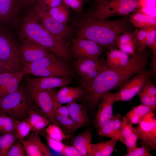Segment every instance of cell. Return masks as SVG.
<instances>
[{"mask_svg": "<svg viewBox=\"0 0 156 156\" xmlns=\"http://www.w3.org/2000/svg\"><path fill=\"white\" fill-rule=\"evenodd\" d=\"M20 36L22 41L43 46L64 61L71 57L68 43L47 30L32 10L29 11L23 19Z\"/></svg>", "mask_w": 156, "mask_h": 156, "instance_id": "cell-1", "label": "cell"}, {"mask_svg": "<svg viewBox=\"0 0 156 156\" xmlns=\"http://www.w3.org/2000/svg\"><path fill=\"white\" fill-rule=\"evenodd\" d=\"M127 24L125 20H100L88 16L78 24L77 35L110 50L116 48V38L127 31Z\"/></svg>", "mask_w": 156, "mask_h": 156, "instance_id": "cell-2", "label": "cell"}, {"mask_svg": "<svg viewBox=\"0 0 156 156\" xmlns=\"http://www.w3.org/2000/svg\"><path fill=\"white\" fill-rule=\"evenodd\" d=\"M34 101L27 90L18 87L14 92L0 99V112L22 120L27 118L28 110Z\"/></svg>", "mask_w": 156, "mask_h": 156, "instance_id": "cell-3", "label": "cell"}, {"mask_svg": "<svg viewBox=\"0 0 156 156\" xmlns=\"http://www.w3.org/2000/svg\"><path fill=\"white\" fill-rule=\"evenodd\" d=\"M96 2L94 8L88 16L100 20L127 15L139 6L138 0H100Z\"/></svg>", "mask_w": 156, "mask_h": 156, "instance_id": "cell-4", "label": "cell"}, {"mask_svg": "<svg viewBox=\"0 0 156 156\" xmlns=\"http://www.w3.org/2000/svg\"><path fill=\"white\" fill-rule=\"evenodd\" d=\"M75 69L80 77V88L83 94L90 89L96 76L108 67L105 60L102 58L97 60L87 59L74 61Z\"/></svg>", "mask_w": 156, "mask_h": 156, "instance_id": "cell-5", "label": "cell"}, {"mask_svg": "<svg viewBox=\"0 0 156 156\" xmlns=\"http://www.w3.org/2000/svg\"><path fill=\"white\" fill-rule=\"evenodd\" d=\"M0 60L15 71L23 70L19 46L8 32L0 29Z\"/></svg>", "mask_w": 156, "mask_h": 156, "instance_id": "cell-6", "label": "cell"}, {"mask_svg": "<svg viewBox=\"0 0 156 156\" xmlns=\"http://www.w3.org/2000/svg\"><path fill=\"white\" fill-rule=\"evenodd\" d=\"M71 57L76 60H97L102 54L103 47L92 40L78 36L72 42L69 47Z\"/></svg>", "mask_w": 156, "mask_h": 156, "instance_id": "cell-7", "label": "cell"}, {"mask_svg": "<svg viewBox=\"0 0 156 156\" xmlns=\"http://www.w3.org/2000/svg\"><path fill=\"white\" fill-rule=\"evenodd\" d=\"M32 11L43 26L53 34L64 40L68 39L74 31L72 27L61 23L53 18L38 3L36 2Z\"/></svg>", "mask_w": 156, "mask_h": 156, "instance_id": "cell-8", "label": "cell"}, {"mask_svg": "<svg viewBox=\"0 0 156 156\" xmlns=\"http://www.w3.org/2000/svg\"><path fill=\"white\" fill-rule=\"evenodd\" d=\"M154 111L145 115L135 128L138 139L151 151L156 150V118Z\"/></svg>", "mask_w": 156, "mask_h": 156, "instance_id": "cell-9", "label": "cell"}, {"mask_svg": "<svg viewBox=\"0 0 156 156\" xmlns=\"http://www.w3.org/2000/svg\"><path fill=\"white\" fill-rule=\"evenodd\" d=\"M150 78V75L146 70L134 75L120 86L119 91L113 93V101L130 100L138 94L145 81Z\"/></svg>", "mask_w": 156, "mask_h": 156, "instance_id": "cell-10", "label": "cell"}, {"mask_svg": "<svg viewBox=\"0 0 156 156\" xmlns=\"http://www.w3.org/2000/svg\"><path fill=\"white\" fill-rule=\"evenodd\" d=\"M57 93L53 88L40 92L35 101L39 109H35L47 118L52 124L60 127L55 118L56 110L60 107L56 100Z\"/></svg>", "mask_w": 156, "mask_h": 156, "instance_id": "cell-11", "label": "cell"}, {"mask_svg": "<svg viewBox=\"0 0 156 156\" xmlns=\"http://www.w3.org/2000/svg\"><path fill=\"white\" fill-rule=\"evenodd\" d=\"M71 83L69 79L63 77H41L28 78L26 90L35 102L38 94L45 90L68 86Z\"/></svg>", "mask_w": 156, "mask_h": 156, "instance_id": "cell-12", "label": "cell"}, {"mask_svg": "<svg viewBox=\"0 0 156 156\" xmlns=\"http://www.w3.org/2000/svg\"><path fill=\"white\" fill-rule=\"evenodd\" d=\"M113 93L107 92L101 97L98 104V109L92 124L97 132L113 116V105L115 102Z\"/></svg>", "mask_w": 156, "mask_h": 156, "instance_id": "cell-13", "label": "cell"}, {"mask_svg": "<svg viewBox=\"0 0 156 156\" xmlns=\"http://www.w3.org/2000/svg\"><path fill=\"white\" fill-rule=\"evenodd\" d=\"M51 52L43 46L28 42L22 41L19 46V55L23 65L47 56Z\"/></svg>", "mask_w": 156, "mask_h": 156, "instance_id": "cell-14", "label": "cell"}, {"mask_svg": "<svg viewBox=\"0 0 156 156\" xmlns=\"http://www.w3.org/2000/svg\"><path fill=\"white\" fill-rule=\"evenodd\" d=\"M19 141L23 144L27 156L52 155L49 149L42 142L38 135L33 134L28 135Z\"/></svg>", "mask_w": 156, "mask_h": 156, "instance_id": "cell-15", "label": "cell"}, {"mask_svg": "<svg viewBox=\"0 0 156 156\" xmlns=\"http://www.w3.org/2000/svg\"><path fill=\"white\" fill-rule=\"evenodd\" d=\"M131 56L117 48L109 50L107 53L105 62L109 68L117 72L122 70L128 64Z\"/></svg>", "mask_w": 156, "mask_h": 156, "instance_id": "cell-16", "label": "cell"}, {"mask_svg": "<svg viewBox=\"0 0 156 156\" xmlns=\"http://www.w3.org/2000/svg\"><path fill=\"white\" fill-rule=\"evenodd\" d=\"M69 112V116L79 129L88 126L90 123L88 114L81 104L76 101L66 105Z\"/></svg>", "mask_w": 156, "mask_h": 156, "instance_id": "cell-17", "label": "cell"}, {"mask_svg": "<svg viewBox=\"0 0 156 156\" xmlns=\"http://www.w3.org/2000/svg\"><path fill=\"white\" fill-rule=\"evenodd\" d=\"M121 117L119 114L113 115L97 132V134L119 141L122 124Z\"/></svg>", "mask_w": 156, "mask_h": 156, "instance_id": "cell-18", "label": "cell"}, {"mask_svg": "<svg viewBox=\"0 0 156 156\" xmlns=\"http://www.w3.org/2000/svg\"><path fill=\"white\" fill-rule=\"evenodd\" d=\"M116 46L117 49L124 51L130 56L136 54L135 39L134 31H126L116 38Z\"/></svg>", "mask_w": 156, "mask_h": 156, "instance_id": "cell-19", "label": "cell"}, {"mask_svg": "<svg viewBox=\"0 0 156 156\" xmlns=\"http://www.w3.org/2000/svg\"><path fill=\"white\" fill-rule=\"evenodd\" d=\"M28 120L34 134L38 135L51 123L46 117L36 111L32 106L29 109Z\"/></svg>", "mask_w": 156, "mask_h": 156, "instance_id": "cell-20", "label": "cell"}, {"mask_svg": "<svg viewBox=\"0 0 156 156\" xmlns=\"http://www.w3.org/2000/svg\"><path fill=\"white\" fill-rule=\"evenodd\" d=\"M92 129L88 128L80 133L73 139L72 144L82 156H88L92 144Z\"/></svg>", "mask_w": 156, "mask_h": 156, "instance_id": "cell-21", "label": "cell"}, {"mask_svg": "<svg viewBox=\"0 0 156 156\" xmlns=\"http://www.w3.org/2000/svg\"><path fill=\"white\" fill-rule=\"evenodd\" d=\"M83 93L79 88L65 86L57 93L56 98L59 106L63 104H67L76 101L82 97Z\"/></svg>", "mask_w": 156, "mask_h": 156, "instance_id": "cell-22", "label": "cell"}, {"mask_svg": "<svg viewBox=\"0 0 156 156\" xmlns=\"http://www.w3.org/2000/svg\"><path fill=\"white\" fill-rule=\"evenodd\" d=\"M118 141L111 139L104 142L92 144L88 156H110L115 151Z\"/></svg>", "mask_w": 156, "mask_h": 156, "instance_id": "cell-23", "label": "cell"}, {"mask_svg": "<svg viewBox=\"0 0 156 156\" xmlns=\"http://www.w3.org/2000/svg\"><path fill=\"white\" fill-rule=\"evenodd\" d=\"M22 0H0L1 22L8 23L17 12Z\"/></svg>", "mask_w": 156, "mask_h": 156, "instance_id": "cell-24", "label": "cell"}, {"mask_svg": "<svg viewBox=\"0 0 156 156\" xmlns=\"http://www.w3.org/2000/svg\"><path fill=\"white\" fill-rule=\"evenodd\" d=\"M134 12L129 16V21L133 26L140 29L156 27V17Z\"/></svg>", "mask_w": 156, "mask_h": 156, "instance_id": "cell-25", "label": "cell"}, {"mask_svg": "<svg viewBox=\"0 0 156 156\" xmlns=\"http://www.w3.org/2000/svg\"><path fill=\"white\" fill-rule=\"evenodd\" d=\"M155 110L153 108L141 103L132 108L126 113L125 117L131 124H138L145 115Z\"/></svg>", "mask_w": 156, "mask_h": 156, "instance_id": "cell-26", "label": "cell"}, {"mask_svg": "<svg viewBox=\"0 0 156 156\" xmlns=\"http://www.w3.org/2000/svg\"><path fill=\"white\" fill-rule=\"evenodd\" d=\"M47 11L50 15L55 20L61 23L67 24L70 13L69 8L63 3Z\"/></svg>", "mask_w": 156, "mask_h": 156, "instance_id": "cell-27", "label": "cell"}, {"mask_svg": "<svg viewBox=\"0 0 156 156\" xmlns=\"http://www.w3.org/2000/svg\"><path fill=\"white\" fill-rule=\"evenodd\" d=\"M26 74L23 70L18 72L6 85L0 88V99L15 91L19 87L22 78Z\"/></svg>", "mask_w": 156, "mask_h": 156, "instance_id": "cell-28", "label": "cell"}, {"mask_svg": "<svg viewBox=\"0 0 156 156\" xmlns=\"http://www.w3.org/2000/svg\"><path fill=\"white\" fill-rule=\"evenodd\" d=\"M56 120L63 131L69 136L75 135L76 131L78 128L74 122L68 116H63L56 115Z\"/></svg>", "mask_w": 156, "mask_h": 156, "instance_id": "cell-29", "label": "cell"}, {"mask_svg": "<svg viewBox=\"0 0 156 156\" xmlns=\"http://www.w3.org/2000/svg\"><path fill=\"white\" fill-rule=\"evenodd\" d=\"M31 131V127L27 118L22 120H16L14 133L18 140L24 139Z\"/></svg>", "mask_w": 156, "mask_h": 156, "instance_id": "cell-30", "label": "cell"}, {"mask_svg": "<svg viewBox=\"0 0 156 156\" xmlns=\"http://www.w3.org/2000/svg\"><path fill=\"white\" fill-rule=\"evenodd\" d=\"M18 140L14 133L0 135V156H6L13 144Z\"/></svg>", "mask_w": 156, "mask_h": 156, "instance_id": "cell-31", "label": "cell"}, {"mask_svg": "<svg viewBox=\"0 0 156 156\" xmlns=\"http://www.w3.org/2000/svg\"><path fill=\"white\" fill-rule=\"evenodd\" d=\"M44 131L50 138L62 142L67 138L61 128L53 124L49 125L44 129Z\"/></svg>", "mask_w": 156, "mask_h": 156, "instance_id": "cell-32", "label": "cell"}, {"mask_svg": "<svg viewBox=\"0 0 156 156\" xmlns=\"http://www.w3.org/2000/svg\"><path fill=\"white\" fill-rule=\"evenodd\" d=\"M137 29L134 31L135 39V51L139 54L145 50L148 29Z\"/></svg>", "mask_w": 156, "mask_h": 156, "instance_id": "cell-33", "label": "cell"}, {"mask_svg": "<svg viewBox=\"0 0 156 156\" xmlns=\"http://www.w3.org/2000/svg\"><path fill=\"white\" fill-rule=\"evenodd\" d=\"M122 124L119 141L124 144L126 138L135 131V128L125 116L121 117Z\"/></svg>", "mask_w": 156, "mask_h": 156, "instance_id": "cell-34", "label": "cell"}, {"mask_svg": "<svg viewBox=\"0 0 156 156\" xmlns=\"http://www.w3.org/2000/svg\"><path fill=\"white\" fill-rule=\"evenodd\" d=\"M138 94L141 104L156 109V96H153L141 89Z\"/></svg>", "mask_w": 156, "mask_h": 156, "instance_id": "cell-35", "label": "cell"}, {"mask_svg": "<svg viewBox=\"0 0 156 156\" xmlns=\"http://www.w3.org/2000/svg\"><path fill=\"white\" fill-rule=\"evenodd\" d=\"M145 46L151 48L153 55H156V27L148 29Z\"/></svg>", "mask_w": 156, "mask_h": 156, "instance_id": "cell-36", "label": "cell"}, {"mask_svg": "<svg viewBox=\"0 0 156 156\" xmlns=\"http://www.w3.org/2000/svg\"><path fill=\"white\" fill-rule=\"evenodd\" d=\"M46 141L48 146L53 150L62 153L66 145L52 138L49 137L45 131H43L40 133Z\"/></svg>", "mask_w": 156, "mask_h": 156, "instance_id": "cell-37", "label": "cell"}, {"mask_svg": "<svg viewBox=\"0 0 156 156\" xmlns=\"http://www.w3.org/2000/svg\"><path fill=\"white\" fill-rule=\"evenodd\" d=\"M26 154L22 143L18 140L12 145L6 156H25Z\"/></svg>", "mask_w": 156, "mask_h": 156, "instance_id": "cell-38", "label": "cell"}, {"mask_svg": "<svg viewBox=\"0 0 156 156\" xmlns=\"http://www.w3.org/2000/svg\"><path fill=\"white\" fill-rule=\"evenodd\" d=\"M150 148L144 145L141 147L137 146L129 151L124 156H152L151 153Z\"/></svg>", "mask_w": 156, "mask_h": 156, "instance_id": "cell-39", "label": "cell"}, {"mask_svg": "<svg viewBox=\"0 0 156 156\" xmlns=\"http://www.w3.org/2000/svg\"><path fill=\"white\" fill-rule=\"evenodd\" d=\"M16 120L5 114L3 134L14 133Z\"/></svg>", "mask_w": 156, "mask_h": 156, "instance_id": "cell-40", "label": "cell"}, {"mask_svg": "<svg viewBox=\"0 0 156 156\" xmlns=\"http://www.w3.org/2000/svg\"><path fill=\"white\" fill-rule=\"evenodd\" d=\"M62 1L69 8L78 12H81L84 0H62Z\"/></svg>", "mask_w": 156, "mask_h": 156, "instance_id": "cell-41", "label": "cell"}, {"mask_svg": "<svg viewBox=\"0 0 156 156\" xmlns=\"http://www.w3.org/2000/svg\"><path fill=\"white\" fill-rule=\"evenodd\" d=\"M38 3L44 9L48 11L62 4V0H37Z\"/></svg>", "mask_w": 156, "mask_h": 156, "instance_id": "cell-42", "label": "cell"}, {"mask_svg": "<svg viewBox=\"0 0 156 156\" xmlns=\"http://www.w3.org/2000/svg\"><path fill=\"white\" fill-rule=\"evenodd\" d=\"M138 139V136L135 130L129 137L125 139L124 144L126 147L127 152L137 146V142Z\"/></svg>", "mask_w": 156, "mask_h": 156, "instance_id": "cell-43", "label": "cell"}, {"mask_svg": "<svg viewBox=\"0 0 156 156\" xmlns=\"http://www.w3.org/2000/svg\"><path fill=\"white\" fill-rule=\"evenodd\" d=\"M18 72L10 71L0 74V88L8 83Z\"/></svg>", "mask_w": 156, "mask_h": 156, "instance_id": "cell-44", "label": "cell"}, {"mask_svg": "<svg viewBox=\"0 0 156 156\" xmlns=\"http://www.w3.org/2000/svg\"><path fill=\"white\" fill-rule=\"evenodd\" d=\"M61 153L65 156H82L73 146L66 145Z\"/></svg>", "mask_w": 156, "mask_h": 156, "instance_id": "cell-45", "label": "cell"}, {"mask_svg": "<svg viewBox=\"0 0 156 156\" xmlns=\"http://www.w3.org/2000/svg\"><path fill=\"white\" fill-rule=\"evenodd\" d=\"M156 7H139L135 11L156 17Z\"/></svg>", "mask_w": 156, "mask_h": 156, "instance_id": "cell-46", "label": "cell"}, {"mask_svg": "<svg viewBox=\"0 0 156 156\" xmlns=\"http://www.w3.org/2000/svg\"><path fill=\"white\" fill-rule=\"evenodd\" d=\"M56 115L63 116H69L68 109L66 106L62 105L58 108L55 111V116Z\"/></svg>", "mask_w": 156, "mask_h": 156, "instance_id": "cell-47", "label": "cell"}, {"mask_svg": "<svg viewBox=\"0 0 156 156\" xmlns=\"http://www.w3.org/2000/svg\"><path fill=\"white\" fill-rule=\"evenodd\" d=\"M139 7H156V0H138Z\"/></svg>", "mask_w": 156, "mask_h": 156, "instance_id": "cell-48", "label": "cell"}, {"mask_svg": "<svg viewBox=\"0 0 156 156\" xmlns=\"http://www.w3.org/2000/svg\"><path fill=\"white\" fill-rule=\"evenodd\" d=\"M10 71H15L6 63L0 60V74Z\"/></svg>", "mask_w": 156, "mask_h": 156, "instance_id": "cell-49", "label": "cell"}, {"mask_svg": "<svg viewBox=\"0 0 156 156\" xmlns=\"http://www.w3.org/2000/svg\"><path fill=\"white\" fill-rule=\"evenodd\" d=\"M5 114L0 112V135L3 134Z\"/></svg>", "mask_w": 156, "mask_h": 156, "instance_id": "cell-50", "label": "cell"}, {"mask_svg": "<svg viewBox=\"0 0 156 156\" xmlns=\"http://www.w3.org/2000/svg\"><path fill=\"white\" fill-rule=\"evenodd\" d=\"M156 55H153L152 59L151 62V67L153 69L154 72L156 73Z\"/></svg>", "mask_w": 156, "mask_h": 156, "instance_id": "cell-51", "label": "cell"}, {"mask_svg": "<svg viewBox=\"0 0 156 156\" xmlns=\"http://www.w3.org/2000/svg\"><path fill=\"white\" fill-rule=\"evenodd\" d=\"M37 0H22V4L25 5H29L34 3Z\"/></svg>", "mask_w": 156, "mask_h": 156, "instance_id": "cell-52", "label": "cell"}, {"mask_svg": "<svg viewBox=\"0 0 156 156\" xmlns=\"http://www.w3.org/2000/svg\"><path fill=\"white\" fill-rule=\"evenodd\" d=\"M95 1H98L100 0H95Z\"/></svg>", "mask_w": 156, "mask_h": 156, "instance_id": "cell-53", "label": "cell"}, {"mask_svg": "<svg viewBox=\"0 0 156 156\" xmlns=\"http://www.w3.org/2000/svg\"><path fill=\"white\" fill-rule=\"evenodd\" d=\"M87 0H85V1H87Z\"/></svg>", "mask_w": 156, "mask_h": 156, "instance_id": "cell-54", "label": "cell"}, {"mask_svg": "<svg viewBox=\"0 0 156 156\" xmlns=\"http://www.w3.org/2000/svg\"><path fill=\"white\" fill-rule=\"evenodd\" d=\"M0 22H1L0 20Z\"/></svg>", "mask_w": 156, "mask_h": 156, "instance_id": "cell-55", "label": "cell"}]
</instances>
